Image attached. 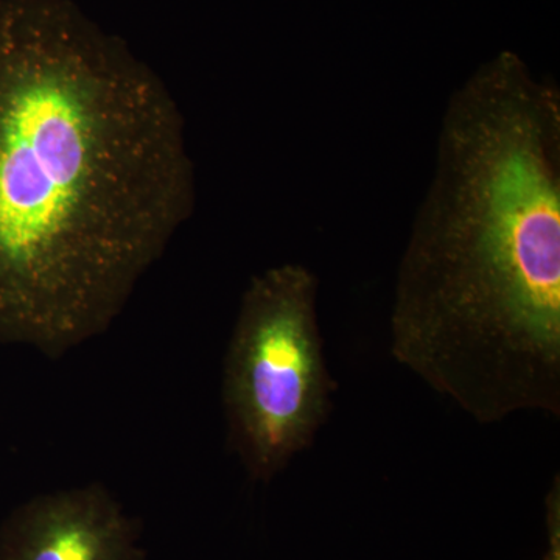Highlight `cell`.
<instances>
[{"mask_svg": "<svg viewBox=\"0 0 560 560\" xmlns=\"http://www.w3.org/2000/svg\"><path fill=\"white\" fill-rule=\"evenodd\" d=\"M194 208L161 77L69 0H0V341L101 337Z\"/></svg>", "mask_w": 560, "mask_h": 560, "instance_id": "6da1fadb", "label": "cell"}, {"mask_svg": "<svg viewBox=\"0 0 560 560\" xmlns=\"http://www.w3.org/2000/svg\"><path fill=\"white\" fill-rule=\"evenodd\" d=\"M390 353L482 425L560 416V91L501 54L453 92Z\"/></svg>", "mask_w": 560, "mask_h": 560, "instance_id": "7a4b0ae2", "label": "cell"}, {"mask_svg": "<svg viewBox=\"0 0 560 560\" xmlns=\"http://www.w3.org/2000/svg\"><path fill=\"white\" fill-rule=\"evenodd\" d=\"M318 276L301 264L250 278L223 363L228 448L250 480L270 482L329 419L337 383L324 357Z\"/></svg>", "mask_w": 560, "mask_h": 560, "instance_id": "3957f363", "label": "cell"}, {"mask_svg": "<svg viewBox=\"0 0 560 560\" xmlns=\"http://www.w3.org/2000/svg\"><path fill=\"white\" fill-rule=\"evenodd\" d=\"M0 560H145L139 523L101 482L55 490L0 528Z\"/></svg>", "mask_w": 560, "mask_h": 560, "instance_id": "277c9868", "label": "cell"}]
</instances>
